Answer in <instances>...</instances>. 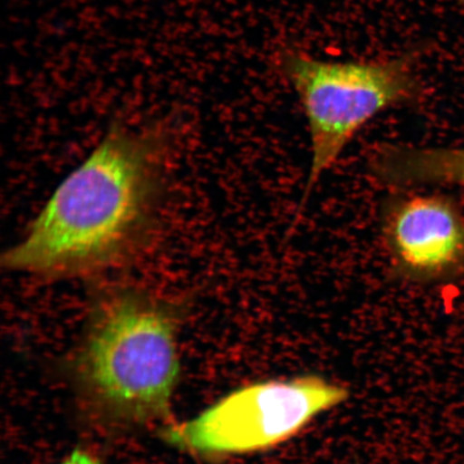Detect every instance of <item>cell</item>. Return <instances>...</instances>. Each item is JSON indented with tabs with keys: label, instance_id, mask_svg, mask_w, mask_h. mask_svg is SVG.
<instances>
[{
	"label": "cell",
	"instance_id": "7",
	"mask_svg": "<svg viewBox=\"0 0 464 464\" xmlns=\"http://www.w3.org/2000/svg\"><path fill=\"white\" fill-rule=\"evenodd\" d=\"M61 464H101L94 457L85 451L75 450L71 457Z\"/></svg>",
	"mask_w": 464,
	"mask_h": 464
},
{
	"label": "cell",
	"instance_id": "1",
	"mask_svg": "<svg viewBox=\"0 0 464 464\" xmlns=\"http://www.w3.org/2000/svg\"><path fill=\"white\" fill-rule=\"evenodd\" d=\"M167 148L162 130L112 125L4 254V268L63 280L129 263L154 227Z\"/></svg>",
	"mask_w": 464,
	"mask_h": 464
},
{
	"label": "cell",
	"instance_id": "5",
	"mask_svg": "<svg viewBox=\"0 0 464 464\" xmlns=\"http://www.w3.org/2000/svg\"><path fill=\"white\" fill-rule=\"evenodd\" d=\"M381 231L399 280L435 283L464 274V216L450 197L391 196L382 208Z\"/></svg>",
	"mask_w": 464,
	"mask_h": 464
},
{
	"label": "cell",
	"instance_id": "3",
	"mask_svg": "<svg viewBox=\"0 0 464 464\" xmlns=\"http://www.w3.org/2000/svg\"><path fill=\"white\" fill-rule=\"evenodd\" d=\"M416 61L415 51L373 62H324L295 49L278 55L277 68L297 92L311 136V169L295 226L323 174L365 124L385 110L420 102Z\"/></svg>",
	"mask_w": 464,
	"mask_h": 464
},
{
	"label": "cell",
	"instance_id": "6",
	"mask_svg": "<svg viewBox=\"0 0 464 464\" xmlns=\"http://www.w3.org/2000/svg\"><path fill=\"white\" fill-rule=\"evenodd\" d=\"M370 171L393 188L419 184L464 187V149H417L387 144L370 160Z\"/></svg>",
	"mask_w": 464,
	"mask_h": 464
},
{
	"label": "cell",
	"instance_id": "4",
	"mask_svg": "<svg viewBox=\"0 0 464 464\" xmlns=\"http://www.w3.org/2000/svg\"><path fill=\"white\" fill-rule=\"evenodd\" d=\"M347 397L346 388L315 375L257 382L168 429L166 438L179 448L205 455L269 450L295 438Z\"/></svg>",
	"mask_w": 464,
	"mask_h": 464
},
{
	"label": "cell",
	"instance_id": "2",
	"mask_svg": "<svg viewBox=\"0 0 464 464\" xmlns=\"http://www.w3.org/2000/svg\"><path fill=\"white\" fill-rule=\"evenodd\" d=\"M187 301L136 284L94 289L79 369L92 396L115 417L145 422L169 411Z\"/></svg>",
	"mask_w": 464,
	"mask_h": 464
}]
</instances>
